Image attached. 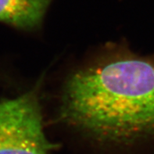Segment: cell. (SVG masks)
<instances>
[{
	"label": "cell",
	"instance_id": "cell-1",
	"mask_svg": "<svg viewBox=\"0 0 154 154\" xmlns=\"http://www.w3.org/2000/svg\"><path fill=\"white\" fill-rule=\"evenodd\" d=\"M60 118L102 143L154 139V56L114 53L70 75Z\"/></svg>",
	"mask_w": 154,
	"mask_h": 154
},
{
	"label": "cell",
	"instance_id": "cell-2",
	"mask_svg": "<svg viewBox=\"0 0 154 154\" xmlns=\"http://www.w3.org/2000/svg\"><path fill=\"white\" fill-rule=\"evenodd\" d=\"M56 148L44 132L35 91L0 100V154H49Z\"/></svg>",
	"mask_w": 154,
	"mask_h": 154
},
{
	"label": "cell",
	"instance_id": "cell-3",
	"mask_svg": "<svg viewBox=\"0 0 154 154\" xmlns=\"http://www.w3.org/2000/svg\"><path fill=\"white\" fill-rule=\"evenodd\" d=\"M53 0H0V23L31 31L41 25Z\"/></svg>",
	"mask_w": 154,
	"mask_h": 154
}]
</instances>
